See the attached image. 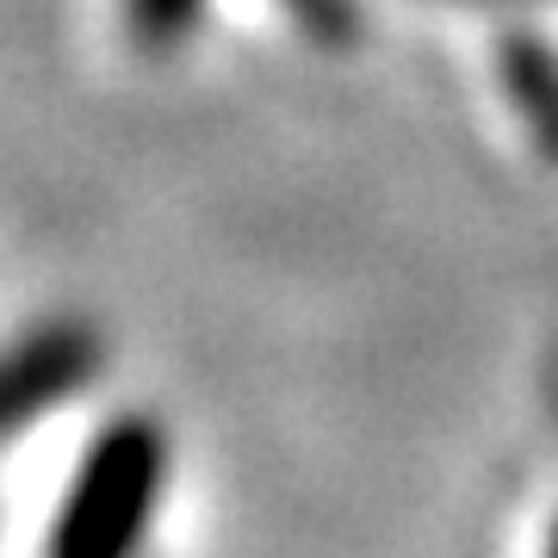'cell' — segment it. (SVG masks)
Segmentation results:
<instances>
[{
    "label": "cell",
    "mask_w": 558,
    "mask_h": 558,
    "mask_svg": "<svg viewBox=\"0 0 558 558\" xmlns=\"http://www.w3.org/2000/svg\"><path fill=\"white\" fill-rule=\"evenodd\" d=\"M286 7L299 13V25L311 38H323V44L354 38V0H286Z\"/></svg>",
    "instance_id": "cell-5"
},
{
    "label": "cell",
    "mask_w": 558,
    "mask_h": 558,
    "mask_svg": "<svg viewBox=\"0 0 558 558\" xmlns=\"http://www.w3.org/2000/svg\"><path fill=\"white\" fill-rule=\"evenodd\" d=\"M100 366H106V341L81 317H57L13 336L0 348V440L44 422L57 403L81 398L100 379Z\"/></svg>",
    "instance_id": "cell-2"
},
{
    "label": "cell",
    "mask_w": 558,
    "mask_h": 558,
    "mask_svg": "<svg viewBox=\"0 0 558 558\" xmlns=\"http://www.w3.org/2000/svg\"><path fill=\"white\" fill-rule=\"evenodd\" d=\"M205 0H124V32L137 50H180L199 25Z\"/></svg>",
    "instance_id": "cell-4"
},
{
    "label": "cell",
    "mask_w": 558,
    "mask_h": 558,
    "mask_svg": "<svg viewBox=\"0 0 558 558\" xmlns=\"http://www.w3.org/2000/svg\"><path fill=\"white\" fill-rule=\"evenodd\" d=\"M168 484V435L156 416H112L87 440L75 478L62 490V509L50 521L44 558H137L156 502Z\"/></svg>",
    "instance_id": "cell-1"
},
{
    "label": "cell",
    "mask_w": 558,
    "mask_h": 558,
    "mask_svg": "<svg viewBox=\"0 0 558 558\" xmlns=\"http://www.w3.org/2000/svg\"><path fill=\"white\" fill-rule=\"evenodd\" d=\"M497 75L515 100L521 124L534 131L539 156L558 161V50L534 32H509L497 44Z\"/></svg>",
    "instance_id": "cell-3"
},
{
    "label": "cell",
    "mask_w": 558,
    "mask_h": 558,
    "mask_svg": "<svg viewBox=\"0 0 558 558\" xmlns=\"http://www.w3.org/2000/svg\"><path fill=\"white\" fill-rule=\"evenodd\" d=\"M546 558H558V521H553V534H546Z\"/></svg>",
    "instance_id": "cell-6"
}]
</instances>
